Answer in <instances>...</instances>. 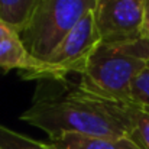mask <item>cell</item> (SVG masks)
Instances as JSON below:
<instances>
[{"label":"cell","mask_w":149,"mask_h":149,"mask_svg":"<svg viewBox=\"0 0 149 149\" xmlns=\"http://www.w3.org/2000/svg\"><path fill=\"white\" fill-rule=\"evenodd\" d=\"M20 120L44 130L49 139L67 133L110 139L127 138L125 126L77 87L62 97L35 101L20 116Z\"/></svg>","instance_id":"6da1fadb"},{"label":"cell","mask_w":149,"mask_h":149,"mask_svg":"<svg viewBox=\"0 0 149 149\" xmlns=\"http://www.w3.org/2000/svg\"><path fill=\"white\" fill-rule=\"evenodd\" d=\"M148 64L143 39L125 44L101 42L80 74L77 88L99 99L129 103L132 86Z\"/></svg>","instance_id":"7a4b0ae2"},{"label":"cell","mask_w":149,"mask_h":149,"mask_svg":"<svg viewBox=\"0 0 149 149\" xmlns=\"http://www.w3.org/2000/svg\"><path fill=\"white\" fill-rule=\"evenodd\" d=\"M96 0H42L29 26L20 33L28 52L47 62L64 38L94 10Z\"/></svg>","instance_id":"3957f363"},{"label":"cell","mask_w":149,"mask_h":149,"mask_svg":"<svg viewBox=\"0 0 149 149\" xmlns=\"http://www.w3.org/2000/svg\"><path fill=\"white\" fill-rule=\"evenodd\" d=\"M101 44L93 12L88 13L59 44L47 61L42 78L65 80L71 74H81L93 52Z\"/></svg>","instance_id":"277c9868"},{"label":"cell","mask_w":149,"mask_h":149,"mask_svg":"<svg viewBox=\"0 0 149 149\" xmlns=\"http://www.w3.org/2000/svg\"><path fill=\"white\" fill-rule=\"evenodd\" d=\"M93 16L103 44L142 39L143 0H96Z\"/></svg>","instance_id":"5b68a950"},{"label":"cell","mask_w":149,"mask_h":149,"mask_svg":"<svg viewBox=\"0 0 149 149\" xmlns=\"http://www.w3.org/2000/svg\"><path fill=\"white\" fill-rule=\"evenodd\" d=\"M86 94V93H84ZM90 96V94H87ZM107 110L111 116H114L126 129L127 138L136 143L141 149H149V111L139 109L132 103H117L109 101L90 96Z\"/></svg>","instance_id":"8992f818"},{"label":"cell","mask_w":149,"mask_h":149,"mask_svg":"<svg viewBox=\"0 0 149 149\" xmlns=\"http://www.w3.org/2000/svg\"><path fill=\"white\" fill-rule=\"evenodd\" d=\"M0 68L4 72L17 70L23 78H42L47 62L33 58L20 41V36L0 39Z\"/></svg>","instance_id":"52a82bcc"},{"label":"cell","mask_w":149,"mask_h":149,"mask_svg":"<svg viewBox=\"0 0 149 149\" xmlns=\"http://www.w3.org/2000/svg\"><path fill=\"white\" fill-rule=\"evenodd\" d=\"M49 149H141L129 138L110 139V138H94L77 133H67L59 138L45 142Z\"/></svg>","instance_id":"ba28073f"},{"label":"cell","mask_w":149,"mask_h":149,"mask_svg":"<svg viewBox=\"0 0 149 149\" xmlns=\"http://www.w3.org/2000/svg\"><path fill=\"white\" fill-rule=\"evenodd\" d=\"M42 0H0V20L16 33L29 26Z\"/></svg>","instance_id":"9c48e42d"},{"label":"cell","mask_w":149,"mask_h":149,"mask_svg":"<svg viewBox=\"0 0 149 149\" xmlns=\"http://www.w3.org/2000/svg\"><path fill=\"white\" fill-rule=\"evenodd\" d=\"M0 149H49L45 142L35 141L0 125Z\"/></svg>","instance_id":"30bf717a"},{"label":"cell","mask_w":149,"mask_h":149,"mask_svg":"<svg viewBox=\"0 0 149 149\" xmlns=\"http://www.w3.org/2000/svg\"><path fill=\"white\" fill-rule=\"evenodd\" d=\"M132 104L138 106L139 109L149 111V64L148 67L139 74L132 86L130 101Z\"/></svg>","instance_id":"8fae6325"},{"label":"cell","mask_w":149,"mask_h":149,"mask_svg":"<svg viewBox=\"0 0 149 149\" xmlns=\"http://www.w3.org/2000/svg\"><path fill=\"white\" fill-rule=\"evenodd\" d=\"M142 39H149V0H143V28Z\"/></svg>","instance_id":"7c38bea8"},{"label":"cell","mask_w":149,"mask_h":149,"mask_svg":"<svg viewBox=\"0 0 149 149\" xmlns=\"http://www.w3.org/2000/svg\"><path fill=\"white\" fill-rule=\"evenodd\" d=\"M15 36H19V33H16L13 29H10L6 23L0 20V39H7V38H15Z\"/></svg>","instance_id":"4fadbf2b"},{"label":"cell","mask_w":149,"mask_h":149,"mask_svg":"<svg viewBox=\"0 0 149 149\" xmlns=\"http://www.w3.org/2000/svg\"><path fill=\"white\" fill-rule=\"evenodd\" d=\"M145 41V45H146V49H148V54H149V39H143Z\"/></svg>","instance_id":"5bb4252c"}]
</instances>
